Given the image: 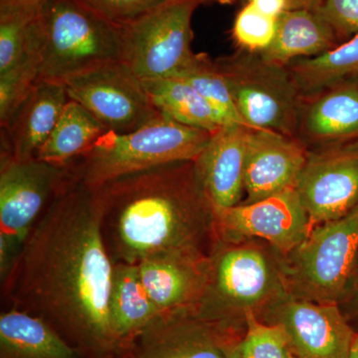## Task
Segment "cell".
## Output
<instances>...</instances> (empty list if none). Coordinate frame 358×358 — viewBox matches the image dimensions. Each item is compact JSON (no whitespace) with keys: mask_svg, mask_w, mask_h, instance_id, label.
I'll use <instances>...</instances> for the list:
<instances>
[{"mask_svg":"<svg viewBox=\"0 0 358 358\" xmlns=\"http://www.w3.org/2000/svg\"><path fill=\"white\" fill-rule=\"evenodd\" d=\"M43 0H0V13H32Z\"/></svg>","mask_w":358,"mask_h":358,"instance_id":"obj_33","label":"cell"},{"mask_svg":"<svg viewBox=\"0 0 358 358\" xmlns=\"http://www.w3.org/2000/svg\"><path fill=\"white\" fill-rule=\"evenodd\" d=\"M102 234L113 263L167 251H201L215 214L194 162H176L100 186Z\"/></svg>","mask_w":358,"mask_h":358,"instance_id":"obj_2","label":"cell"},{"mask_svg":"<svg viewBox=\"0 0 358 358\" xmlns=\"http://www.w3.org/2000/svg\"><path fill=\"white\" fill-rule=\"evenodd\" d=\"M115 24L124 26L147 15L169 0H82Z\"/></svg>","mask_w":358,"mask_h":358,"instance_id":"obj_31","label":"cell"},{"mask_svg":"<svg viewBox=\"0 0 358 358\" xmlns=\"http://www.w3.org/2000/svg\"><path fill=\"white\" fill-rule=\"evenodd\" d=\"M341 43L331 26L317 11L294 9L278 17L275 38L260 54L268 62L287 67L298 59L315 57Z\"/></svg>","mask_w":358,"mask_h":358,"instance_id":"obj_20","label":"cell"},{"mask_svg":"<svg viewBox=\"0 0 358 358\" xmlns=\"http://www.w3.org/2000/svg\"><path fill=\"white\" fill-rule=\"evenodd\" d=\"M317 13L331 26L341 41L358 34V0H322Z\"/></svg>","mask_w":358,"mask_h":358,"instance_id":"obj_32","label":"cell"},{"mask_svg":"<svg viewBox=\"0 0 358 358\" xmlns=\"http://www.w3.org/2000/svg\"><path fill=\"white\" fill-rule=\"evenodd\" d=\"M348 358H358V334L355 336Z\"/></svg>","mask_w":358,"mask_h":358,"instance_id":"obj_35","label":"cell"},{"mask_svg":"<svg viewBox=\"0 0 358 358\" xmlns=\"http://www.w3.org/2000/svg\"><path fill=\"white\" fill-rule=\"evenodd\" d=\"M247 128L228 124L211 134L194 160L214 214L239 204L244 193Z\"/></svg>","mask_w":358,"mask_h":358,"instance_id":"obj_18","label":"cell"},{"mask_svg":"<svg viewBox=\"0 0 358 358\" xmlns=\"http://www.w3.org/2000/svg\"><path fill=\"white\" fill-rule=\"evenodd\" d=\"M101 187L68 178L1 279L10 308L53 327L85 358H119L109 301L114 263L102 234Z\"/></svg>","mask_w":358,"mask_h":358,"instance_id":"obj_1","label":"cell"},{"mask_svg":"<svg viewBox=\"0 0 358 358\" xmlns=\"http://www.w3.org/2000/svg\"><path fill=\"white\" fill-rule=\"evenodd\" d=\"M70 178L68 166L1 155L0 275L6 277L33 226Z\"/></svg>","mask_w":358,"mask_h":358,"instance_id":"obj_6","label":"cell"},{"mask_svg":"<svg viewBox=\"0 0 358 358\" xmlns=\"http://www.w3.org/2000/svg\"><path fill=\"white\" fill-rule=\"evenodd\" d=\"M199 0H169L124 27V62L141 80L178 77L192 63Z\"/></svg>","mask_w":358,"mask_h":358,"instance_id":"obj_7","label":"cell"},{"mask_svg":"<svg viewBox=\"0 0 358 358\" xmlns=\"http://www.w3.org/2000/svg\"><path fill=\"white\" fill-rule=\"evenodd\" d=\"M108 129L83 106L69 100L37 159L67 166L89 150Z\"/></svg>","mask_w":358,"mask_h":358,"instance_id":"obj_24","label":"cell"},{"mask_svg":"<svg viewBox=\"0 0 358 358\" xmlns=\"http://www.w3.org/2000/svg\"><path fill=\"white\" fill-rule=\"evenodd\" d=\"M41 59L36 44L28 35V49L25 55L0 74V126L4 127L14 113L24 102L39 81Z\"/></svg>","mask_w":358,"mask_h":358,"instance_id":"obj_27","label":"cell"},{"mask_svg":"<svg viewBox=\"0 0 358 358\" xmlns=\"http://www.w3.org/2000/svg\"><path fill=\"white\" fill-rule=\"evenodd\" d=\"M230 358H241L240 357L239 350H238V348H234V350H232V352H231Z\"/></svg>","mask_w":358,"mask_h":358,"instance_id":"obj_37","label":"cell"},{"mask_svg":"<svg viewBox=\"0 0 358 358\" xmlns=\"http://www.w3.org/2000/svg\"><path fill=\"white\" fill-rule=\"evenodd\" d=\"M200 4L207 3H219V4H231L234 0H199Z\"/></svg>","mask_w":358,"mask_h":358,"instance_id":"obj_36","label":"cell"},{"mask_svg":"<svg viewBox=\"0 0 358 358\" xmlns=\"http://www.w3.org/2000/svg\"><path fill=\"white\" fill-rule=\"evenodd\" d=\"M277 22L278 18L266 15L248 2L238 13L232 28L238 49L262 53L275 38Z\"/></svg>","mask_w":358,"mask_h":358,"instance_id":"obj_29","label":"cell"},{"mask_svg":"<svg viewBox=\"0 0 358 358\" xmlns=\"http://www.w3.org/2000/svg\"><path fill=\"white\" fill-rule=\"evenodd\" d=\"M69 100L63 82H37L1 128V155L18 159L36 157Z\"/></svg>","mask_w":358,"mask_h":358,"instance_id":"obj_19","label":"cell"},{"mask_svg":"<svg viewBox=\"0 0 358 358\" xmlns=\"http://www.w3.org/2000/svg\"><path fill=\"white\" fill-rule=\"evenodd\" d=\"M28 35L41 59L39 81L64 83L85 71L124 61V27L82 0H43Z\"/></svg>","mask_w":358,"mask_h":358,"instance_id":"obj_3","label":"cell"},{"mask_svg":"<svg viewBox=\"0 0 358 358\" xmlns=\"http://www.w3.org/2000/svg\"><path fill=\"white\" fill-rule=\"evenodd\" d=\"M109 310L110 326L122 353L160 313L141 282L136 264H114Z\"/></svg>","mask_w":358,"mask_h":358,"instance_id":"obj_22","label":"cell"},{"mask_svg":"<svg viewBox=\"0 0 358 358\" xmlns=\"http://www.w3.org/2000/svg\"><path fill=\"white\" fill-rule=\"evenodd\" d=\"M296 192L307 211L310 230L357 209L358 140L310 150Z\"/></svg>","mask_w":358,"mask_h":358,"instance_id":"obj_10","label":"cell"},{"mask_svg":"<svg viewBox=\"0 0 358 358\" xmlns=\"http://www.w3.org/2000/svg\"><path fill=\"white\" fill-rule=\"evenodd\" d=\"M215 61L247 128L296 138L301 94L288 67L242 49Z\"/></svg>","mask_w":358,"mask_h":358,"instance_id":"obj_5","label":"cell"},{"mask_svg":"<svg viewBox=\"0 0 358 358\" xmlns=\"http://www.w3.org/2000/svg\"><path fill=\"white\" fill-rule=\"evenodd\" d=\"M141 282L159 313L196 310L210 272V255L201 251L162 252L138 264Z\"/></svg>","mask_w":358,"mask_h":358,"instance_id":"obj_15","label":"cell"},{"mask_svg":"<svg viewBox=\"0 0 358 358\" xmlns=\"http://www.w3.org/2000/svg\"><path fill=\"white\" fill-rule=\"evenodd\" d=\"M225 331L195 310L160 313L119 358H230Z\"/></svg>","mask_w":358,"mask_h":358,"instance_id":"obj_12","label":"cell"},{"mask_svg":"<svg viewBox=\"0 0 358 358\" xmlns=\"http://www.w3.org/2000/svg\"><path fill=\"white\" fill-rule=\"evenodd\" d=\"M247 333L237 346L241 358H289L288 336L279 324L267 326L256 319L253 310L245 312Z\"/></svg>","mask_w":358,"mask_h":358,"instance_id":"obj_28","label":"cell"},{"mask_svg":"<svg viewBox=\"0 0 358 358\" xmlns=\"http://www.w3.org/2000/svg\"><path fill=\"white\" fill-rule=\"evenodd\" d=\"M32 13H0V74L15 65L28 49Z\"/></svg>","mask_w":358,"mask_h":358,"instance_id":"obj_30","label":"cell"},{"mask_svg":"<svg viewBox=\"0 0 358 358\" xmlns=\"http://www.w3.org/2000/svg\"><path fill=\"white\" fill-rule=\"evenodd\" d=\"M301 95L315 93L358 75V34L312 58L287 66Z\"/></svg>","mask_w":358,"mask_h":358,"instance_id":"obj_25","label":"cell"},{"mask_svg":"<svg viewBox=\"0 0 358 358\" xmlns=\"http://www.w3.org/2000/svg\"><path fill=\"white\" fill-rule=\"evenodd\" d=\"M0 358H85L38 317L10 308L0 315Z\"/></svg>","mask_w":358,"mask_h":358,"instance_id":"obj_21","label":"cell"},{"mask_svg":"<svg viewBox=\"0 0 358 358\" xmlns=\"http://www.w3.org/2000/svg\"><path fill=\"white\" fill-rule=\"evenodd\" d=\"M211 134L162 115L129 133L106 131L87 152L67 166L73 178L100 187L155 167L194 162Z\"/></svg>","mask_w":358,"mask_h":358,"instance_id":"obj_4","label":"cell"},{"mask_svg":"<svg viewBox=\"0 0 358 358\" xmlns=\"http://www.w3.org/2000/svg\"><path fill=\"white\" fill-rule=\"evenodd\" d=\"M278 324L298 358H348L357 336L336 303L289 301L280 310Z\"/></svg>","mask_w":358,"mask_h":358,"instance_id":"obj_16","label":"cell"},{"mask_svg":"<svg viewBox=\"0 0 358 358\" xmlns=\"http://www.w3.org/2000/svg\"><path fill=\"white\" fill-rule=\"evenodd\" d=\"M289 358H298V357H296V355H294V353L292 352L291 355H289Z\"/></svg>","mask_w":358,"mask_h":358,"instance_id":"obj_38","label":"cell"},{"mask_svg":"<svg viewBox=\"0 0 358 358\" xmlns=\"http://www.w3.org/2000/svg\"><path fill=\"white\" fill-rule=\"evenodd\" d=\"M215 230L224 238H262L282 253H289L303 243L310 226L294 189L226 209L215 216Z\"/></svg>","mask_w":358,"mask_h":358,"instance_id":"obj_13","label":"cell"},{"mask_svg":"<svg viewBox=\"0 0 358 358\" xmlns=\"http://www.w3.org/2000/svg\"><path fill=\"white\" fill-rule=\"evenodd\" d=\"M296 138L317 148L358 140V81L301 95Z\"/></svg>","mask_w":358,"mask_h":358,"instance_id":"obj_17","label":"cell"},{"mask_svg":"<svg viewBox=\"0 0 358 358\" xmlns=\"http://www.w3.org/2000/svg\"><path fill=\"white\" fill-rule=\"evenodd\" d=\"M141 81L160 114L179 124L210 134L224 127L215 110L185 80L171 77Z\"/></svg>","mask_w":358,"mask_h":358,"instance_id":"obj_23","label":"cell"},{"mask_svg":"<svg viewBox=\"0 0 358 358\" xmlns=\"http://www.w3.org/2000/svg\"><path fill=\"white\" fill-rule=\"evenodd\" d=\"M64 84L70 100L83 106L108 131L129 133L162 115L124 61L85 71Z\"/></svg>","mask_w":358,"mask_h":358,"instance_id":"obj_8","label":"cell"},{"mask_svg":"<svg viewBox=\"0 0 358 358\" xmlns=\"http://www.w3.org/2000/svg\"><path fill=\"white\" fill-rule=\"evenodd\" d=\"M294 252L296 274L308 293L322 303H336L358 253V207L345 217L313 227Z\"/></svg>","mask_w":358,"mask_h":358,"instance_id":"obj_11","label":"cell"},{"mask_svg":"<svg viewBox=\"0 0 358 358\" xmlns=\"http://www.w3.org/2000/svg\"><path fill=\"white\" fill-rule=\"evenodd\" d=\"M176 78L185 80L199 92L215 110L223 126L246 127L238 113L227 81L215 60H211L206 54L196 53L192 63Z\"/></svg>","mask_w":358,"mask_h":358,"instance_id":"obj_26","label":"cell"},{"mask_svg":"<svg viewBox=\"0 0 358 358\" xmlns=\"http://www.w3.org/2000/svg\"><path fill=\"white\" fill-rule=\"evenodd\" d=\"M287 1H288V10L307 9V10L317 11L322 0H287Z\"/></svg>","mask_w":358,"mask_h":358,"instance_id":"obj_34","label":"cell"},{"mask_svg":"<svg viewBox=\"0 0 358 358\" xmlns=\"http://www.w3.org/2000/svg\"><path fill=\"white\" fill-rule=\"evenodd\" d=\"M244 192L246 202L296 189L307 164L308 148L298 138L247 128Z\"/></svg>","mask_w":358,"mask_h":358,"instance_id":"obj_14","label":"cell"},{"mask_svg":"<svg viewBox=\"0 0 358 358\" xmlns=\"http://www.w3.org/2000/svg\"><path fill=\"white\" fill-rule=\"evenodd\" d=\"M275 278L263 253L251 247L217 249L210 254V272L196 313L222 329L231 310H253L268 300Z\"/></svg>","mask_w":358,"mask_h":358,"instance_id":"obj_9","label":"cell"}]
</instances>
